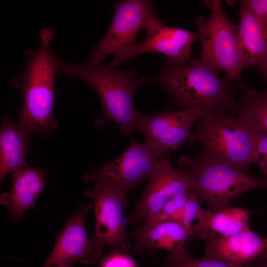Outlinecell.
<instances>
[{
    "mask_svg": "<svg viewBox=\"0 0 267 267\" xmlns=\"http://www.w3.org/2000/svg\"><path fill=\"white\" fill-rule=\"evenodd\" d=\"M219 73L199 59L181 64L166 61L151 81L160 84L170 102L182 109H197L204 114H232L237 102L233 81Z\"/></svg>",
    "mask_w": 267,
    "mask_h": 267,
    "instance_id": "obj_1",
    "label": "cell"
},
{
    "mask_svg": "<svg viewBox=\"0 0 267 267\" xmlns=\"http://www.w3.org/2000/svg\"><path fill=\"white\" fill-rule=\"evenodd\" d=\"M40 44L35 50H27V61L22 72L11 78L10 85L19 89L24 103L18 115L20 124L31 134L38 132L43 135L58 128L52 116L54 82L59 72V61L51 49L54 33L43 28Z\"/></svg>",
    "mask_w": 267,
    "mask_h": 267,
    "instance_id": "obj_2",
    "label": "cell"
},
{
    "mask_svg": "<svg viewBox=\"0 0 267 267\" xmlns=\"http://www.w3.org/2000/svg\"><path fill=\"white\" fill-rule=\"evenodd\" d=\"M59 73L81 80L96 92L101 102L103 115L94 121L96 128L107 122L116 124L123 134L134 129L139 112L135 108L134 95L151 78H138L133 69L118 70L102 63L91 61L81 65L71 64L59 60Z\"/></svg>",
    "mask_w": 267,
    "mask_h": 267,
    "instance_id": "obj_3",
    "label": "cell"
},
{
    "mask_svg": "<svg viewBox=\"0 0 267 267\" xmlns=\"http://www.w3.org/2000/svg\"><path fill=\"white\" fill-rule=\"evenodd\" d=\"M177 162L188 176L189 192L200 203L206 204L211 212L230 207L232 202L240 195L265 187L266 178L207 160L200 152L194 157L183 155Z\"/></svg>",
    "mask_w": 267,
    "mask_h": 267,
    "instance_id": "obj_4",
    "label": "cell"
},
{
    "mask_svg": "<svg viewBox=\"0 0 267 267\" xmlns=\"http://www.w3.org/2000/svg\"><path fill=\"white\" fill-rule=\"evenodd\" d=\"M257 140L258 133L239 117L205 114L188 141L202 145L200 153L205 159L246 173L255 164Z\"/></svg>",
    "mask_w": 267,
    "mask_h": 267,
    "instance_id": "obj_5",
    "label": "cell"
},
{
    "mask_svg": "<svg viewBox=\"0 0 267 267\" xmlns=\"http://www.w3.org/2000/svg\"><path fill=\"white\" fill-rule=\"evenodd\" d=\"M204 4L211 13L209 19L204 15L195 19L201 45L199 60L219 72H225L238 86L243 83L238 25L227 16L221 0H206Z\"/></svg>",
    "mask_w": 267,
    "mask_h": 267,
    "instance_id": "obj_6",
    "label": "cell"
},
{
    "mask_svg": "<svg viewBox=\"0 0 267 267\" xmlns=\"http://www.w3.org/2000/svg\"><path fill=\"white\" fill-rule=\"evenodd\" d=\"M85 181L94 182V186L84 194L94 203L96 225L95 236L113 252H129L132 248L131 236L127 227V218L123 210L128 204L127 196L107 180L89 174L83 176Z\"/></svg>",
    "mask_w": 267,
    "mask_h": 267,
    "instance_id": "obj_7",
    "label": "cell"
},
{
    "mask_svg": "<svg viewBox=\"0 0 267 267\" xmlns=\"http://www.w3.org/2000/svg\"><path fill=\"white\" fill-rule=\"evenodd\" d=\"M115 12L104 36L90 52V61L102 63L108 55L116 60L133 48L136 38L142 30L159 16L152 2L147 0H124L114 4Z\"/></svg>",
    "mask_w": 267,
    "mask_h": 267,
    "instance_id": "obj_8",
    "label": "cell"
},
{
    "mask_svg": "<svg viewBox=\"0 0 267 267\" xmlns=\"http://www.w3.org/2000/svg\"><path fill=\"white\" fill-rule=\"evenodd\" d=\"M203 114L194 108L168 109L149 115L139 113L134 129L145 135V142L150 148L163 156L188 140L191 127Z\"/></svg>",
    "mask_w": 267,
    "mask_h": 267,
    "instance_id": "obj_9",
    "label": "cell"
},
{
    "mask_svg": "<svg viewBox=\"0 0 267 267\" xmlns=\"http://www.w3.org/2000/svg\"><path fill=\"white\" fill-rule=\"evenodd\" d=\"M189 179L186 173L170 164L169 153L160 160L148 178L140 199L127 221L129 224H139L158 214L171 199L189 191Z\"/></svg>",
    "mask_w": 267,
    "mask_h": 267,
    "instance_id": "obj_10",
    "label": "cell"
},
{
    "mask_svg": "<svg viewBox=\"0 0 267 267\" xmlns=\"http://www.w3.org/2000/svg\"><path fill=\"white\" fill-rule=\"evenodd\" d=\"M91 206V203L82 206L69 219L43 267L75 261L91 265L102 255L105 245L95 236L88 237L86 232V218Z\"/></svg>",
    "mask_w": 267,
    "mask_h": 267,
    "instance_id": "obj_11",
    "label": "cell"
},
{
    "mask_svg": "<svg viewBox=\"0 0 267 267\" xmlns=\"http://www.w3.org/2000/svg\"><path fill=\"white\" fill-rule=\"evenodd\" d=\"M164 155L155 153L145 142L133 140L116 159L94 169L89 174L105 178L127 196L133 188L148 179Z\"/></svg>",
    "mask_w": 267,
    "mask_h": 267,
    "instance_id": "obj_12",
    "label": "cell"
},
{
    "mask_svg": "<svg viewBox=\"0 0 267 267\" xmlns=\"http://www.w3.org/2000/svg\"><path fill=\"white\" fill-rule=\"evenodd\" d=\"M146 39L136 45L121 57L108 65L115 67L135 56L148 52L165 55L167 61L181 64L191 59V50L198 36L197 32L164 25L159 17L153 20L146 30Z\"/></svg>",
    "mask_w": 267,
    "mask_h": 267,
    "instance_id": "obj_13",
    "label": "cell"
},
{
    "mask_svg": "<svg viewBox=\"0 0 267 267\" xmlns=\"http://www.w3.org/2000/svg\"><path fill=\"white\" fill-rule=\"evenodd\" d=\"M206 240L203 259L245 264L267 258V238L251 229L228 236L217 235Z\"/></svg>",
    "mask_w": 267,
    "mask_h": 267,
    "instance_id": "obj_14",
    "label": "cell"
},
{
    "mask_svg": "<svg viewBox=\"0 0 267 267\" xmlns=\"http://www.w3.org/2000/svg\"><path fill=\"white\" fill-rule=\"evenodd\" d=\"M130 235L136 240V253L146 251L151 255L160 249L166 250L169 254L174 253L186 247L191 238L190 231L180 222L176 220L144 222Z\"/></svg>",
    "mask_w": 267,
    "mask_h": 267,
    "instance_id": "obj_15",
    "label": "cell"
},
{
    "mask_svg": "<svg viewBox=\"0 0 267 267\" xmlns=\"http://www.w3.org/2000/svg\"><path fill=\"white\" fill-rule=\"evenodd\" d=\"M45 171L27 166L14 172L9 192L0 195V202L9 210V216L18 221L26 211L31 209L45 187Z\"/></svg>",
    "mask_w": 267,
    "mask_h": 267,
    "instance_id": "obj_16",
    "label": "cell"
},
{
    "mask_svg": "<svg viewBox=\"0 0 267 267\" xmlns=\"http://www.w3.org/2000/svg\"><path fill=\"white\" fill-rule=\"evenodd\" d=\"M239 2L238 40L242 69L256 67L263 72L267 65V27L247 7Z\"/></svg>",
    "mask_w": 267,
    "mask_h": 267,
    "instance_id": "obj_17",
    "label": "cell"
},
{
    "mask_svg": "<svg viewBox=\"0 0 267 267\" xmlns=\"http://www.w3.org/2000/svg\"><path fill=\"white\" fill-rule=\"evenodd\" d=\"M31 133L5 115L0 130V180L9 173L28 166Z\"/></svg>",
    "mask_w": 267,
    "mask_h": 267,
    "instance_id": "obj_18",
    "label": "cell"
},
{
    "mask_svg": "<svg viewBox=\"0 0 267 267\" xmlns=\"http://www.w3.org/2000/svg\"><path fill=\"white\" fill-rule=\"evenodd\" d=\"M250 212L240 207H230L216 212L206 211L193 224L191 238L207 239L217 236H228L251 229Z\"/></svg>",
    "mask_w": 267,
    "mask_h": 267,
    "instance_id": "obj_19",
    "label": "cell"
},
{
    "mask_svg": "<svg viewBox=\"0 0 267 267\" xmlns=\"http://www.w3.org/2000/svg\"><path fill=\"white\" fill-rule=\"evenodd\" d=\"M238 87L241 95L234 113L255 132L267 134V89L260 92L244 82Z\"/></svg>",
    "mask_w": 267,
    "mask_h": 267,
    "instance_id": "obj_20",
    "label": "cell"
},
{
    "mask_svg": "<svg viewBox=\"0 0 267 267\" xmlns=\"http://www.w3.org/2000/svg\"><path fill=\"white\" fill-rule=\"evenodd\" d=\"M190 194L191 193L188 191L173 198L158 214L145 222H158L167 220L180 222L184 207L189 199Z\"/></svg>",
    "mask_w": 267,
    "mask_h": 267,
    "instance_id": "obj_21",
    "label": "cell"
},
{
    "mask_svg": "<svg viewBox=\"0 0 267 267\" xmlns=\"http://www.w3.org/2000/svg\"><path fill=\"white\" fill-rule=\"evenodd\" d=\"M255 164L267 179V134L258 133V140Z\"/></svg>",
    "mask_w": 267,
    "mask_h": 267,
    "instance_id": "obj_22",
    "label": "cell"
},
{
    "mask_svg": "<svg viewBox=\"0 0 267 267\" xmlns=\"http://www.w3.org/2000/svg\"><path fill=\"white\" fill-rule=\"evenodd\" d=\"M187 257L191 263L196 267H250L252 262L245 264H237L221 260H206L197 259L192 256L189 252Z\"/></svg>",
    "mask_w": 267,
    "mask_h": 267,
    "instance_id": "obj_23",
    "label": "cell"
},
{
    "mask_svg": "<svg viewBox=\"0 0 267 267\" xmlns=\"http://www.w3.org/2000/svg\"><path fill=\"white\" fill-rule=\"evenodd\" d=\"M188 251L186 247L169 254L166 267H196L187 257Z\"/></svg>",
    "mask_w": 267,
    "mask_h": 267,
    "instance_id": "obj_24",
    "label": "cell"
},
{
    "mask_svg": "<svg viewBox=\"0 0 267 267\" xmlns=\"http://www.w3.org/2000/svg\"><path fill=\"white\" fill-rule=\"evenodd\" d=\"M238 1L247 7L267 27V0H243Z\"/></svg>",
    "mask_w": 267,
    "mask_h": 267,
    "instance_id": "obj_25",
    "label": "cell"
},
{
    "mask_svg": "<svg viewBox=\"0 0 267 267\" xmlns=\"http://www.w3.org/2000/svg\"><path fill=\"white\" fill-rule=\"evenodd\" d=\"M114 252L104 261L102 267H136L130 257L120 252Z\"/></svg>",
    "mask_w": 267,
    "mask_h": 267,
    "instance_id": "obj_26",
    "label": "cell"
},
{
    "mask_svg": "<svg viewBox=\"0 0 267 267\" xmlns=\"http://www.w3.org/2000/svg\"><path fill=\"white\" fill-rule=\"evenodd\" d=\"M250 267H267V258L260 259L255 261Z\"/></svg>",
    "mask_w": 267,
    "mask_h": 267,
    "instance_id": "obj_27",
    "label": "cell"
},
{
    "mask_svg": "<svg viewBox=\"0 0 267 267\" xmlns=\"http://www.w3.org/2000/svg\"><path fill=\"white\" fill-rule=\"evenodd\" d=\"M53 267H72V263L61 264L54 266Z\"/></svg>",
    "mask_w": 267,
    "mask_h": 267,
    "instance_id": "obj_28",
    "label": "cell"
},
{
    "mask_svg": "<svg viewBox=\"0 0 267 267\" xmlns=\"http://www.w3.org/2000/svg\"><path fill=\"white\" fill-rule=\"evenodd\" d=\"M263 72L265 74L266 78V79L267 80V65L266 67V68H265V69L264 70V71H263Z\"/></svg>",
    "mask_w": 267,
    "mask_h": 267,
    "instance_id": "obj_29",
    "label": "cell"
},
{
    "mask_svg": "<svg viewBox=\"0 0 267 267\" xmlns=\"http://www.w3.org/2000/svg\"><path fill=\"white\" fill-rule=\"evenodd\" d=\"M265 187L267 188V179H266Z\"/></svg>",
    "mask_w": 267,
    "mask_h": 267,
    "instance_id": "obj_30",
    "label": "cell"
},
{
    "mask_svg": "<svg viewBox=\"0 0 267 267\" xmlns=\"http://www.w3.org/2000/svg\"></svg>",
    "mask_w": 267,
    "mask_h": 267,
    "instance_id": "obj_31",
    "label": "cell"
}]
</instances>
